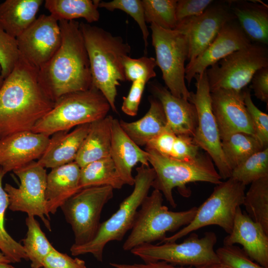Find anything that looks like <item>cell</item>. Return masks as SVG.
<instances>
[{
  "label": "cell",
  "mask_w": 268,
  "mask_h": 268,
  "mask_svg": "<svg viewBox=\"0 0 268 268\" xmlns=\"http://www.w3.org/2000/svg\"><path fill=\"white\" fill-rule=\"evenodd\" d=\"M38 69L21 55L0 88V138L33 127L55 102L39 83Z\"/></svg>",
  "instance_id": "obj_1"
},
{
  "label": "cell",
  "mask_w": 268,
  "mask_h": 268,
  "mask_svg": "<svg viewBox=\"0 0 268 268\" xmlns=\"http://www.w3.org/2000/svg\"><path fill=\"white\" fill-rule=\"evenodd\" d=\"M62 41L53 56L38 69V80L55 102L63 96L92 87L90 63L80 23L59 21Z\"/></svg>",
  "instance_id": "obj_2"
},
{
  "label": "cell",
  "mask_w": 268,
  "mask_h": 268,
  "mask_svg": "<svg viewBox=\"0 0 268 268\" xmlns=\"http://www.w3.org/2000/svg\"><path fill=\"white\" fill-rule=\"evenodd\" d=\"M90 67L92 86L99 90L117 112V87L126 80L124 61L131 47L122 37L88 23H80Z\"/></svg>",
  "instance_id": "obj_3"
},
{
  "label": "cell",
  "mask_w": 268,
  "mask_h": 268,
  "mask_svg": "<svg viewBox=\"0 0 268 268\" xmlns=\"http://www.w3.org/2000/svg\"><path fill=\"white\" fill-rule=\"evenodd\" d=\"M134 188L131 194L120 203L118 209L108 219L101 222L95 237L83 245H72L70 251L76 256L91 254L99 262L103 261L104 248L112 241H122L134 225L136 214L155 177L154 169L141 165L136 169Z\"/></svg>",
  "instance_id": "obj_4"
},
{
  "label": "cell",
  "mask_w": 268,
  "mask_h": 268,
  "mask_svg": "<svg viewBox=\"0 0 268 268\" xmlns=\"http://www.w3.org/2000/svg\"><path fill=\"white\" fill-rule=\"evenodd\" d=\"M111 109L103 95L91 88L66 94L33 127L32 131L49 136L104 118Z\"/></svg>",
  "instance_id": "obj_5"
},
{
  "label": "cell",
  "mask_w": 268,
  "mask_h": 268,
  "mask_svg": "<svg viewBox=\"0 0 268 268\" xmlns=\"http://www.w3.org/2000/svg\"><path fill=\"white\" fill-rule=\"evenodd\" d=\"M162 194L155 190L143 201L134 225L123 245L126 251L143 244L162 241L169 232L178 231L193 219L198 207L180 211L169 210L163 204Z\"/></svg>",
  "instance_id": "obj_6"
},
{
  "label": "cell",
  "mask_w": 268,
  "mask_h": 268,
  "mask_svg": "<svg viewBox=\"0 0 268 268\" xmlns=\"http://www.w3.org/2000/svg\"><path fill=\"white\" fill-rule=\"evenodd\" d=\"M149 164L154 169L155 177L152 187L159 191L173 208L177 204L172 191L175 188L182 190L186 185L196 182H208L215 185L221 182V178L215 169L212 159L207 153L200 154L191 160H179L164 156L148 148Z\"/></svg>",
  "instance_id": "obj_7"
},
{
  "label": "cell",
  "mask_w": 268,
  "mask_h": 268,
  "mask_svg": "<svg viewBox=\"0 0 268 268\" xmlns=\"http://www.w3.org/2000/svg\"><path fill=\"white\" fill-rule=\"evenodd\" d=\"M245 187L231 177L221 181L198 207L191 222L175 234L166 237L159 244L176 242L193 231L211 225L219 226L229 234L232 229L237 208L243 205Z\"/></svg>",
  "instance_id": "obj_8"
},
{
  "label": "cell",
  "mask_w": 268,
  "mask_h": 268,
  "mask_svg": "<svg viewBox=\"0 0 268 268\" xmlns=\"http://www.w3.org/2000/svg\"><path fill=\"white\" fill-rule=\"evenodd\" d=\"M150 28L156 66L168 90L175 97L189 100L190 92L185 83V66L189 55L187 36L180 30L164 29L154 23Z\"/></svg>",
  "instance_id": "obj_9"
},
{
  "label": "cell",
  "mask_w": 268,
  "mask_h": 268,
  "mask_svg": "<svg viewBox=\"0 0 268 268\" xmlns=\"http://www.w3.org/2000/svg\"><path fill=\"white\" fill-rule=\"evenodd\" d=\"M268 45L252 42L205 70L210 92L242 91L259 69L268 67Z\"/></svg>",
  "instance_id": "obj_10"
},
{
  "label": "cell",
  "mask_w": 268,
  "mask_h": 268,
  "mask_svg": "<svg viewBox=\"0 0 268 268\" xmlns=\"http://www.w3.org/2000/svg\"><path fill=\"white\" fill-rule=\"evenodd\" d=\"M191 234L182 243L143 244L130 252L145 263L162 261L173 265L196 268L220 262L214 249L217 242L215 233L207 232L201 237L195 233Z\"/></svg>",
  "instance_id": "obj_11"
},
{
  "label": "cell",
  "mask_w": 268,
  "mask_h": 268,
  "mask_svg": "<svg viewBox=\"0 0 268 268\" xmlns=\"http://www.w3.org/2000/svg\"><path fill=\"white\" fill-rule=\"evenodd\" d=\"M114 190L108 186L84 188L60 207L71 227L74 237L73 245H84L95 237L101 223V212L113 198Z\"/></svg>",
  "instance_id": "obj_12"
},
{
  "label": "cell",
  "mask_w": 268,
  "mask_h": 268,
  "mask_svg": "<svg viewBox=\"0 0 268 268\" xmlns=\"http://www.w3.org/2000/svg\"><path fill=\"white\" fill-rule=\"evenodd\" d=\"M196 92H190L189 101L193 104L198 115V125L193 139L197 144L206 151L214 162L221 179L231 177L232 171L224 157L221 140L211 107V98L205 71L196 74Z\"/></svg>",
  "instance_id": "obj_13"
},
{
  "label": "cell",
  "mask_w": 268,
  "mask_h": 268,
  "mask_svg": "<svg viewBox=\"0 0 268 268\" xmlns=\"http://www.w3.org/2000/svg\"><path fill=\"white\" fill-rule=\"evenodd\" d=\"M13 172L19 179L20 185L15 188L6 183L3 188L8 196L9 209L38 216L51 231L45 198L46 170L34 161Z\"/></svg>",
  "instance_id": "obj_14"
},
{
  "label": "cell",
  "mask_w": 268,
  "mask_h": 268,
  "mask_svg": "<svg viewBox=\"0 0 268 268\" xmlns=\"http://www.w3.org/2000/svg\"><path fill=\"white\" fill-rule=\"evenodd\" d=\"M235 19L229 0L214 1L201 15L178 23L175 29L188 38L189 63L204 52L227 22Z\"/></svg>",
  "instance_id": "obj_15"
},
{
  "label": "cell",
  "mask_w": 268,
  "mask_h": 268,
  "mask_svg": "<svg viewBox=\"0 0 268 268\" xmlns=\"http://www.w3.org/2000/svg\"><path fill=\"white\" fill-rule=\"evenodd\" d=\"M16 39L20 55L39 69L60 46L62 34L59 21L50 14H41Z\"/></svg>",
  "instance_id": "obj_16"
},
{
  "label": "cell",
  "mask_w": 268,
  "mask_h": 268,
  "mask_svg": "<svg viewBox=\"0 0 268 268\" xmlns=\"http://www.w3.org/2000/svg\"><path fill=\"white\" fill-rule=\"evenodd\" d=\"M210 96L212 110L221 140L237 133H244L255 136L244 103V90L238 91L219 89L210 92Z\"/></svg>",
  "instance_id": "obj_17"
},
{
  "label": "cell",
  "mask_w": 268,
  "mask_h": 268,
  "mask_svg": "<svg viewBox=\"0 0 268 268\" xmlns=\"http://www.w3.org/2000/svg\"><path fill=\"white\" fill-rule=\"evenodd\" d=\"M251 43L236 19L227 22L204 52L185 67V80L188 85L196 74L205 71L224 58Z\"/></svg>",
  "instance_id": "obj_18"
},
{
  "label": "cell",
  "mask_w": 268,
  "mask_h": 268,
  "mask_svg": "<svg viewBox=\"0 0 268 268\" xmlns=\"http://www.w3.org/2000/svg\"><path fill=\"white\" fill-rule=\"evenodd\" d=\"M50 138L45 134L23 131L0 138V167L6 174L38 160Z\"/></svg>",
  "instance_id": "obj_19"
},
{
  "label": "cell",
  "mask_w": 268,
  "mask_h": 268,
  "mask_svg": "<svg viewBox=\"0 0 268 268\" xmlns=\"http://www.w3.org/2000/svg\"><path fill=\"white\" fill-rule=\"evenodd\" d=\"M239 244L254 261L268 268V234L260 224L237 208L231 232L223 240V245Z\"/></svg>",
  "instance_id": "obj_20"
},
{
  "label": "cell",
  "mask_w": 268,
  "mask_h": 268,
  "mask_svg": "<svg viewBox=\"0 0 268 268\" xmlns=\"http://www.w3.org/2000/svg\"><path fill=\"white\" fill-rule=\"evenodd\" d=\"M150 90L163 107L169 129L176 135L193 136L198 125L195 105L188 100L175 97L158 82L152 83Z\"/></svg>",
  "instance_id": "obj_21"
},
{
  "label": "cell",
  "mask_w": 268,
  "mask_h": 268,
  "mask_svg": "<svg viewBox=\"0 0 268 268\" xmlns=\"http://www.w3.org/2000/svg\"><path fill=\"white\" fill-rule=\"evenodd\" d=\"M110 157L125 185H134L133 168L138 163L149 166L148 154L141 149L124 132L119 121L113 118Z\"/></svg>",
  "instance_id": "obj_22"
},
{
  "label": "cell",
  "mask_w": 268,
  "mask_h": 268,
  "mask_svg": "<svg viewBox=\"0 0 268 268\" xmlns=\"http://www.w3.org/2000/svg\"><path fill=\"white\" fill-rule=\"evenodd\" d=\"M90 124L77 126L70 132L62 131L54 134L37 162L45 168L53 169L74 161L88 133Z\"/></svg>",
  "instance_id": "obj_23"
},
{
  "label": "cell",
  "mask_w": 268,
  "mask_h": 268,
  "mask_svg": "<svg viewBox=\"0 0 268 268\" xmlns=\"http://www.w3.org/2000/svg\"><path fill=\"white\" fill-rule=\"evenodd\" d=\"M80 167L75 162L51 169L47 174L45 198L50 214H55L69 198L82 189Z\"/></svg>",
  "instance_id": "obj_24"
},
{
  "label": "cell",
  "mask_w": 268,
  "mask_h": 268,
  "mask_svg": "<svg viewBox=\"0 0 268 268\" xmlns=\"http://www.w3.org/2000/svg\"><path fill=\"white\" fill-rule=\"evenodd\" d=\"M233 13L252 42L268 45V6L258 0H229Z\"/></svg>",
  "instance_id": "obj_25"
},
{
  "label": "cell",
  "mask_w": 268,
  "mask_h": 268,
  "mask_svg": "<svg viewBox=\"0 0 268 268\" xmlns=\"http://www.w3.org/2000/svg\"><path fill=\"white\" fill-rule=\"evenodd\" d=\"M113 117L108 115L90 124L74 161L81 168L92 162L110 156Z\"/></svg>",
  "instance_id": "obj_26"
},
{
  "label": "cell",
  "mask_w": 268,
  "mask_h": 268,
  "mask_svg": "<svg viewBox=\"0 0 268 268\" xmlns=\"http://www.w3.org/2000/svg\"><path fill=\"white\" fill-rule=\"evenodd\" d=\"M150 107L139 120L127 122L119 121L128 136L138 146H146L153 138L167 129V122L163 107L156 98L149 100Z\"/></svg>",
  "instance_id": "obj_27"
},
{
  "label": "cell",
  "mask_w": 268,
  "mask_h": 268,
  "mask_svg": "<svg viewBox=\"0 0 268 268\" xmlns=\"http://www.w3.org/2000/svg\"><path fill=\"white\" fill-rule=\"evenodd\" d=\"M43 0H6L0 3V26L16 38L36 20Z\"/></svg>",
  "instance_id": "obj_28"
},
{
  "label": "cell",
  "mask_w": 268,
  "mask_h": 268,
  "mask_svg": "<svg viewBox=\"0 0 268 268\" xmlns=\"http://www.w3.org/2000/svg\"><path fill=\"white\" fill-rule=\"evenodd\" d=\"M99 0H46L45 7L58 21L84 18L88 23L99 20Z\"/></svg>",
  "instance_id": "obj_29"
},
{
  "label": "cell",
  "mask_w": 268,
  "mask_h": 268,
  "mask_svg": "<svg viewBox=\"0 0 268 268\" xmlns=\"http://www.w3.org/2000/svg\"><path fill=\"white\" fill-rule=\"evenodd\" d=\"M124 185L110 156L92 162L80 168V186L82 189L101 186L120 189Z\"/></svg>",
  "instance_id": "obj_30"
},
{
  "label": "cell",
  "mask_w": 268,
  "mask_h": 268,
  "mask_svg": "<svg viewBox=\"0 0 268 268\" xmlns=\"http://www.w3.org/2000/svg\"><path fill=\"white\" fill-rule=\"evenodd\" d=\"M221 148L227 164L232 171L252 154L264 148L254 136L237 133L221 140Z\"/></svg>",
  "instance_id": "obj_31"
},
{
  "label": "cell",
  "mask_w": 268,
  "mask_h": 268,
  "mask_svg": "<svg viewBox=\"0 0 268 268\" xmlns=\"http://www.w3.org/2000/svg\"><path fill=\"white\" fill-rule=\"evenodd\" d=\"M25 223L28 230L26 237L22 240L23 247L31 261V267L43 268L45 258L55 248L48 240L34 216L28 215Z\"/></svg>",
  "instance_id": "obj_32"
},
{
  "label": "cell",
  "mask_w": 268,
  "mask_h": 268,
  "mask_svg": "<svg viewBox=\"0 0 268 268\" xmlns=\"http://www.w3.org/2000/svg\"><path fill=\"white\" fill-rule=\"evenodd\" d=\"M244 198L248 215L268 234V176L253 182Z\"/></svg>",
  "instance_id": "obj_33"
},
{
  "label": "cell",
  "mask_w": 268,
  "mask_h": 268,
  "mask_svg": "<svg viewBox=\"0 0 268 268\" xmlns=\"http://www.w3.org/2000/svg\"><path fill=\"white\" fill-rule=\"evenodd\" d=\"M5 174L0 167V250L11 263H19L22 260H28V258L22 245L12 238L4 227L5 213L9 204L7 194L2 185Z\"/></svg>",
  "instance_id": "obj_34"
},
{
  "label": "cell",
  "mask_w": 268,
  "mask_h": 268,
  "mask_svg": "<svg viewBox=\"0 0 268 268\" xmlns=\"http://www.w3.org/2000/svg\"><path fill=\"white\" fill-rule=\"evenodd\" d=\"M146 23H154L166 29L176 28V0H141Z\"/></svg>",
  "instance_id": "obj_35"
},
{
  "label": "cell",
  "mask_w": 268,
  "mask_h": 268,
  "mask_svg": "<svg viewBox=\"0 0 268 268\" xmlns=\"http://www.w3.org/2000/svg\"><path fill=\"white\" fill-rule=\"evenodd\" d=\"M268 176V147L252 154L234 169L231 177L245 186Z\"/></svg>",
  "instance_id": "obj_36"
},
{
  "label": "cell",
  "mask_w": 268,
  "mask_h": 268,
  "mask_svg": "<svg viewBox=\"0 0 268 268\" xmlns=\"http://www.w3.org/2000/svg\"><path fill=\"white\" fill-rule=\"evenodd\" d=\"M99 7L105 8L109 11H113L118 9L131 16L137 22L141 31L145 48L146 50L148 46L147 39L149 33L145 20L144 9L141 0H114L108 2L100 1Z\"/></svg>",
  "instance_id": "obj_37"
},
{
  "label": "cell",
  "mask_w": 268,
  "mask_h": 268,
  "mask_svg": "<svg viewBox=\"0 0 268 268\" xmlns=\"http://www.w3.org/2000/svg\"><path fill=\"white\" fill-rule=\"evenodd\" d=\"M156 66L155 59L143 57L133 59L127 56L124 61V68L126 80L134 81L144 80L148 81L156 76L154 68Z\"/></svg>",
  "instance_id": "obj_38"
},
{
  "label": "cell",
  "mask_w": 268,
  "mask_h": 268,
  "mask_svg": "<svg viewBox=\"0 0 268 268\" xmlns=\"http://www.w3.org/2000/svg\"><path fill=\"white\" fill-rule=\"evenodd\" d=\"M244 101L250 116L255 137L263 148L268 147V115L261 111L254 104L250 89L244 90Z\"/></svg>",
  "instance_id": "obj_39"
},
{
  "label": "cell",
  "mask_w": 268,
  "mask_h": 268,
  "mask_svg": "<svg viewBox=\"0 0 268 268\" xmlns=\"http://www.w3.org/2000/svg\"><path fill=\"white\" fill-rule=\"evenodd\" d=\"M20 56L16 38L0 26V65L4 79L12 71Z\"/></svg>",
  "instance_id": "obj_40"
},
{
  "label": "cell",
  "mask_w": 268,
  "mask_h": 268,
  "mask_svg": "<svg viewBox=\"0 0 268 268\" xmlns=\"http://www.w3.org/2000/svg\"><path fill=\"white\" fill-rule=\"evenodd\" d=\"M220 263L230 268H264L252 260L240 247L223 245L215 251Z\"/></svg>",
  "instance_id": "obj_41"
},
{
  "label": "cell",
  "mask_w": 268,
  "mask_h": 268,
  "mask_svg": "<svg viewBox=\"0 0 268 268\" xmlns=\"http://www.w3.org/2000/svg\"><path fill=\"white\" fill-rule=\"evenodd\" d=\"M200 148L192 136L176 135L170 157L179 160H193L200 154Z\"/></svg>",
  "instance_id": "obj_42"
},
{
  "label": "cell",
  "mask_w": 268,
  "mask_h": 268,
  "mask_svg": "<svg viewBox=\"0 0 268 268\" xmlns=\"http://www.w3.org/2000/svg\"><path fill=\"white\" fill-rule=\"evenodd\" d=\"M213 1L212 0H177L176 8L177 23L201 15Z\"/></svg>",
  "instance_id": "obj_43"
},
{
  "label": "cell",
  "mask_w": 268,
  "mask_h": 268,
  "mask_svg": "<svg viewBox=\"0 0 268 268\" xmlns=\"http://www.w3.org/2000/svg\"><path fill=\"white\" fill-rule=\"evenodd\" d=\"M43 268H87L84 261L77 258H72L60 252L55 248L45 258Z\"/></svg>",
  "instance_id": "obj_44"
},
{
  "label": "cell",
  "mask_w": 268,
  "mask_h": 268,
  "mask_svg": "<svg viewBox=\"0 0 268 268\" xmlns=\"http://www.w3.org/2000/svg\"><path fill=\"white\" fill-rule=\"evenodd\" d=\"M147 81L138 80L132 82L129 92L127 96H124L121 109L126 114L135 116L138 110L145 84Z\"/></svg>",
  "instance_id": "obj_45"
},
{
  "label": "cell",
  "mask_w": 268,
  "mask_h": 268,
  "mask_svg": "<svg viewBox=\"0 0 268 268\" xmlns=\"http://www.w3.org/2000/svg\"><path fill=\"white\" fill-rule=\"evenodd\" d=\"M176 135L169 128L151 140L145 148L153 149L160 154L170 157Z\"/></svg>",
  "instance_id": "obj_46"
},
{
  "label": "cell",
  "mask_w": 268,
  "mask_h": 268,
  "mask_svg": "<svg viewBox=\"0 0 268 268\" xmlns=\"http://www.w3.org/2000/svg\"><path fill=\"white\" fill-rule=\"evenodd\" d=\"M250 88L257 99L268 105V67L258 70L253 75Z\"/></svg>",
  "instance_id": "obj_47"
},
{
  "label": "cell",
  "mask_w": 268,
  "mask_h": 268,
  "mask_svg": "<svg viewBox=\"0 0 268 268\" xmlns=\"http://www.w3.org/2000/svg\"><path fill=\"white\" fill-rule=\"evenodd\" d=\"M110 265L114 268H191V267L175 266V265L162 261L148 262L141 264H125L110 263Z\"/></svg>",
  "instance_id": "obj_48"
},
{
  "label": "cell",
  "mask_w": 268,
  "mask_h": 268,
  "mask_svg": "<svg viewBox=\"0 0 268 268\" xmlns=\"http://www.w3.org/2000/svg\"><path fill=\"white\" fill-rule=\"evenodd\" d=\"M195 268H230L223 264L219 263H211L206 264L201 266L196 267Z\"/></svg>",
  "instance_id": "obj_49"
},
{
  "label": "cell",
  "mask_w": 268,
  "mask_h": 268,
  "mask_svg": "<svg viewBox=\"0 0 268 268\" xmlns=\"http://www.w3.org/2000/svg\"><path fill=\"white\" fill-rule=\"evenodd\" d=\"M11 263L10 260L0 250V264Z\"/></svg>",
  "instance_id": "obj_50"
},
{
  "label": "cell",
  "mask_w": 268,
  "mask_h": 268,
  "mask_svg": "<svg viewBox=\"0 0 268 268\" xmlns=\"http://www.w3.org/2000/svg\"><path fill=\"white\" fill-rule=\"evenodd\" d=\"M0 268H15L9 264L1 263L0 264Z\"/></svg>",
  "instance_id": "obj_51"
},
{
  "label": "cell",
  "mask_w": 268,
  "mask_h": 268,
  "mask_svg": "<svg viewBox=\"0 0 268 268\" xmlns=\"http://www.w3.org/2000/svg\"><path fill=\"white\" fill-rule=\"evenodd\" d=\"M1 68L0 65V88L1 87V86H2V84H3V81H4V79L3 78V77L2 76V75H1Z\"/></svg>",
  "instance_id": "obj_52"
},
{
  "label": "cell",
  "mask_w": 268,
  "mask_h": 268,
  "mask_svg": "<svg viewBox=\"0 0 268 268\" xmlns=\"http://www.w3.org/2000/svg\"></svg>",
  "instance_id": "obj_53"
}]
</instances>
